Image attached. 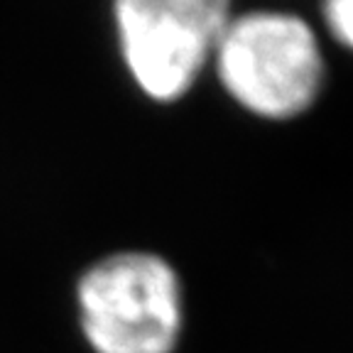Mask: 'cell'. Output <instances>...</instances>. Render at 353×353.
Wrapping results in <instances>:
<instances>
[{
  "label": "cell",
  "mask_w": 353,
  "mask_h": 353,
  "mask_svg": "<svg viewBox=\"0 0 353 353\" xmlns=\"http://www.w3.org/2000/svg\"><path fill=\"white\" fill-rule=\"evenodd\" d=\"M211 64L228 99L265 121H290L307 113L326 79L314 28L285 10L231 15Z\"/></svg>",
  "instance_id": "6da1fadb"
},
{
  "label": "cell",
  "mask_w": 353,
  "mask_h": 353,
  "mask_svg": "<svg viewBox=\"0 0 353 353\" xmlns=\"http://www.w3.org/2000/svg\"><path fill=\"white\" fill-rule=\"evenodd\" d=\"M233 0H113L118 50L135 86L157 103L192 91L211 64Z\"/></svg>",
  "instance_id": "7a4b0ae2"
},
{
  "label": "cell",
  "mask_w": 353,
  "mask_h": 353,
  "mask_svg": "<svg viewBox=\"0 0 353 353\" xmlns=\"http://www.w3.org/2000/svg\"><path fill=\"white\" fill-rule=\"evenodd\" d=\"M79 312L96 353H170L182 321L176 275L148 253L105 258L83 275Z\"/></svg>",
  "instance_id": "3957f363"
},
{
  "label": "cell",
  "mask_w": 353,
  "mask_h": 353,
  "mask_svg": "<svg viewBox=\"0 0 353 353\" xmlns=\"http://www.w3.org/2000/svg\"><path fill=\"white\" fill-rule=\"evenodd\" d=\"M321 17L331 37L353 52V0H324Z\"/></svg>",
  "instance_id": "277c9868"
}]
</instances>
